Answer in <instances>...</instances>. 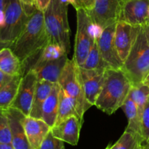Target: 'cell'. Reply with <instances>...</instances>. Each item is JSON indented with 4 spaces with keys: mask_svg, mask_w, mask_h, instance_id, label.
Listing matches in <instances>:
<instances>
[{
    "mask_svg": "<svg viewBox=\"0 0 149 149\" xmlns=\"http://www.w3.org/2000/svg\"><path fill=\"white\" fill-rule=\"evenodd\" d=\"M49 42L44 12L36 9L29 17L24 29L10 48L24 67L28 61L40 54Z\"/></svg>",
    "mask_w": 149,
    "mask_h": 149,
    "instance_id": "1",
    "label": "cell"
},
{
    "mask_svg": "<svg viewBox=\"0 0 149 149\" xmlns=\"http://www.w3.org/2000/svg\"><path fill=\"white\" fill-rule=\"evenodd\" d=\"M132 86L130 79L122 69L106 68L103 87L95 106L111 115L123 106Z\"/></svg>",
    "mask_w": 149,
    "mask_h": 149,
    "instance_id": "2",
    "label": "cell"
},
{
    "mask_svg": "<svg viewBox=\"0 0 149 149\" xmlns=\"http://www.w3.org/2000/svg\"><path fill=\"white\" fill-rule=\"evenodd\" d=\"M132 84L143 82L149 73V24L140 26L136 39L121 68Z\"/></svg>",
    "mask_w": 149,
    "mask_h": 149,
    "instance_id": "3",
    "label": "cell"
},
{
    "mask_svg": "<svg viewBox=\"0 0 149 149\" xmlns=\"http://www.w3.org/2000/svg\"><path fill=\"white\" fill-rule=\"evenodd\" d=\"M68 7V4H63L61 0H51L44 12L45 27L49 41L61 45L67 54L71 50Z\"/></svg>",
    "mask_w": 149,
    "mask_h": 149,
    "instance_id": "4",
    "label": "cell"
},
{
    "mask_svg": "<svg viewBox=\"0 0 149 149\" xmlns=\"http://www.w3.org/2000/svg\"><path fill=\"white\" fill-rule=\"evenodd\" d=\"M29 17L19 0H7L5 25L1 29L0 44L11 46L24 29Z\"/></svg>",
    "mask_w": 149,
    "mask_h": 149,
    "instance_id": "5",
    "label": "cell"
},
{
    "mask_svg": "<svg viewBox=\"0 0 149 149\" xmlns=\"http://www.w3.org/2000/svg\"><path fill=\"white\" fill-rule=\"evenodd\" d=\"M58 84L67 94L76 100L79 108V115L83 121L86 111L91 107L84 96L82 85L78 74V66L73 58L68 59L58 80Z\"/></svg>",
    "mask_w": 149,
    "mask_h": 149,
    "instance_id": "6",
    "label": "cell"
},
{
    "mask_svg": "<svg viewBox=\"0 0 149 149\" xmlns=\"http://www.w3.org/2000/svg\"><path fill=\"white\" fill-rule=\"evenodd\" d=\"M76 10L77 28L73 60L77 66L81 67L84 64L95 40L89 31V26L92 20L88 12L83 7H79Z\"/></svg>",
    "mask_w": 149,
    "mask_h": 149,
    "instance_id": "7",
    "label": "cell"
},
{
    "mask_svg": "<svg viewBox=\"0 0 149 149\" xmlns=\"http://www.w3.org/2000/svg\"><path fill=\"white\" fill-rule=\"evenodd\" d=\"M38 79L36 73L29 69L23 74L14 101L10 108L20 111L26 116L30 115Z\"/></svg>",
    "mask_w": 149,
    "mask_h": 149,
    "instance_id": "8",
    "label": "cell"
},
{
    "mask_svg": "<svg viewBox=\"0 0 149 149\" xmlns=\"http://www.w3.org/2000/svg\"><path fill=\"white\" fill-rule=\"evenodd\" d=\"M149 0H121L117 22L141 26L148 21Z\"/></svg>",
    "mask_w": 149,
    "mask_h": 149,
    "instance_id": "9",
    "label": "cell"
},
{
    "mask_svg": "<svg viewBox=\"0 0 149 149\" xmlns=\"http://www.w3.org/2000/svg\"><path fill=\"white\" fill-rule=\"evenodd\" d=\"M106 68L85 69L78 66V74L86 100L90 106H95L101 91Z\"/></svg>",
    "mask_w": 149,
    "mask_h": 149,
    "instance_id": "10",
    "label": "cell"
},
{
    "mask_svg": "<svg viewBox=\"0 0 149 149\" xmlns=\"http://www.w3.org/2000/svg\"><path fill=\"white\" fill-rule=\"evenodd\" d=\"M116 23L109 25L103 30L100 39L97 40L100 54L110 68L115 69H121L124 63L121 60L114 42V33Z\"/></svg>",
    "mask_w": 149,
    "mask_h": 149,
    "instance_id": "11",
    "label": "cell"
},
{
    "mask_svg": "<svg viewBox=\"0 0 149 149\" xmlns=\"http://www.w3.org/2000/svg\"><path fill=\"white\" fill-rule=\"evenodd\" d=\"M121 0H95L93 10L88 12L92 21L103 29L116 23Z\"/></svg>",
    "mask_w": 149,
    "mask_h": 149,
    "instance_id": "12",
    "label": "cell"
},
{
    "mask_svg": "<svg viewBox=\"0 0 149 149\" xmlns=\"http://www.w3.org/2000/svg\"><path fill=\"white\" fill-rule=\"evenodd\" d=\"M141 26H133L124 22H116L114 42L118 54L122 62L127 58L136 39Z\"/></svg>",
    "mask_w": 149,
    "mask_h": 149,
    "instance_id": "13",
    "label": "cell"
},
{
    "mask_svg": "<svg viewBox=\"0 0 149 149\" xmlns=\"http://www.w3.org/2000/svg\"><path fill=\"white\" fill-rule=\"evenodd\" d=\"M82 121L77 116H71L51 128L55 138L72 146H77L79 139Z\"/></svg>",
    "mask_w": 149,
    "mask_h": 149,
    "instance_id": "14",
    "label": "cell"
},
{
    "mask_svg": "<svg viewBox=\"0 0 149 149\" xmlns=\"http://www.w3.org/2000/svg\"><path fill=\"white\" fill-rule=\"evenodd\" d=\"M7 111L11 130V144L13 148L15 149H32L22 122L23 117L26 116L20 111L13 108H9Z\"/></svg>",
    "mask_w": 149,
    "mask_h": 149,
    "instance_id": "15",
    "label": "cell"
},
{
    "mask_svg": "<svg viewBox=\"0 0 149 149\" xmlns=\"http://www.w3.org/2000/svg\"><path fill=\"white\" fill-rule=\"evenodd\" d=\"M22 122L32 149H39L42 141L51 130V127L43 119L30 116H24Z\"/></svg>",
    "mask_w": 149,
    "mask_h": 149,
    "instance_id": "16",
    "label": "cell"
},
{
    "mask_svg": "<svg viewBox=\"0 0 149 149\" xmlns=\"http://www.w3.org/2000/svg\"><path fill=\"white\" fill-rule=\"evenodd\" d=\"M67 55H64L53 61L34 64L30 69L34 71L38 80L47 81L53 84L58 83L61 73L68 59Z\"/></svg>",
    "mask_w": 149,
    "mask_h": 149,
    "instance_id": "17",
    "label": "cell"
},
{
    "mask_svg": "<svg viewBox=\"0 0 149 149\" xmlns=\"http://www.w3.org/2000/svg\"><path fill=\"white\" fill-rule=\"evenodd\" d=\"M0 70L12 77L23 75V65L10 47L0 49Z\"/></svg>",
    "mask_w": 149,
    "mask_h": 149,
    "instance_id": "18",
    "label": "cell"
},
{
    "mask_svg": "<svg viewBox=\"0 0 149 149\" xmlns=\"http://www.w3.org/2000/svg\"><path fill=\"white\" fill-rule=\"evenodd\" d=\"M53 83L44 80H38L29 116L36 119H42V108L45 100L50 94L54 86Z\"/></svg>",
    "mask_w": 149,
    "mask_h": 149,
    "instance_id": "19",
    "label": "cell"
},
{
    "mask_svg": "<svg viewBox=\"0 0 149 149\" xmlns=\"http://www.w3.org/2000/svg\"><path fill=\"white\" fill-rule=\"evenodd\" d=\"M60 90L61 87L58 83H55L42 108V119H43L51 128L55 125L57 120Z\"/></svg>",
    "mask_w": 149,
    "mask_h": 149,
    "instance_id": "20",
    "label": "cell"
},
{
    "mask_svg": "<svg viewBox=\"0 0 149 149\" xmlns=\"http://www.w3.org/2000/svg\"><path fill=\"white\" fill-rule=\"evenodd\" d=\"M71 116H77L80 119L79 115L78 105L73 97L68 95L61 88L59 93L58 116H57L55 125L59 124L60 122H63L65 119Z\"/></svg>",
    "mask_w": 149,
    "mask_h": 149,
    "instance_id": "21",
    "label": "cell"
},
{
    "mask_svg": "<svg viewBox=\"0 0 149 149\" xmlns=\"http://www.w3.org/2000/svg\"><path fill=\"white\" fill-rule=\"evenodd\" d=\"M122 107L128 119L126 130L143 138L141 135V118L137 105L128 95Z\"/></svg>",
    "mask_w": 149,
    "mask_h": 149,
    "instance_id": "22",
    "label": "cell"
},
{
    "mask_svg": "<svg viewBox=\"0 0 149 149\" xmlns=\"http://www.w3.org/2000/svg\"><path fill=\"white\" fill-rule=\"evenodd\" d=\"M23 75L15 76L0 90V109H7L10 107L17 95Z\"/></svg>",
    "mask_w": 149,
    "mask_h": 149,
    "instance_id": "23",
    "label": "cell"
},
{
    "mask_svg": "<svg viewBox=\"0 0 149 149\" xmlns=\"http://www.w3.org/2000/svg\"><path fill=\"white\" fill-rule=\"evenodd\" d=\"M129 96L138 106V112L141 118L143 108L149 97V84L145 82L132 84Z\"/></svg>",
    "mask_w": 149,
    "mask_h": 149,
    "instance_id": "24",
    "label": "cell"
},
{
    "mask_svg": "<svg viewBox=\"0 0 149 149\" xmlns=\"http://www.w3.org/2000/svg\"><path fill=\"white\" fill-rule=\"evenodd\" d=\"M81 67L85 69L110 68L102 58L97 40H95L84 64Z\"/></svg>",
    "mask_w": 149,
    "mask_h": 149,
    "instance_id": "25",
    "label": "cell"
},
{
    "mask_svg": "<svg viewBox=\"0 0 149 149\" xmlns=\"http://www.w3.org/2000/svg\"><path fill=\"white\" fill-rule=\"evenodd\" d=\"M141 144H145L141 137L125 130L114 145L109 146V149H136Z\"/></svg>",
    "mask_w": 149,
    "mask_h": 149,
    "instance_id": "26",
    "label": "cell"
},
{
    "mask_svg": "<svg viewBox=\"0 0 149 149\" xmlns=\"http://www.w3.org/2000/svg\"><path fill=\"white\" fill-rule=\"evenodd\" d=\"M64 55L68 54L61 45L54 42H49L39 54V57L34 64H39L56 60Z\"/></svg>",
    "mask_w": 149,
    "mask_h": 149,
    "instance_id": "27",
    "label": "cell"
},
{
    "mask_svg": "<svg viewBox=\"0 0 149 149\" xmlns=\"http://www.w3.org/2000/svg\"><path fill=\"white\" fill-rule=\"evenodd\" d=\"M7 110L0 109V143L11 144V130Z\"/></svg>",
    "mask_w": 149,
    "mask_h": 149,
    "instance_id": "28",
    "label": "cell"
},
{
    "mask_svg": "<svg viewBox=\"0 0 149 149\" xmlns=\"http://www.w3.org/2000/svg\"><path fill=\"white\" fill-rule=\"evenodd\" d=\"M141 135L145 144H149V97L141 115Z\"/></svg>",
    "mask_w": 149,
    "mask_h": 149,
    "instance_id": "29",
    "label": "cell"
},
{
    "mask_svg": "<svg viewBox=\"0 0 149 149\" xmlns=\"http://www.w3.org/2000/svg\"><path fill=\"white\" fill-rule=\"evenodd\" d=\"M39 149H65L64 142L52 135L51 130L44 139Z\"/></svg>",
    "mask_w": 149,
    "mask_h": 149,
    "instance_id": "30",
    "label": "cell"
},
{
    "mask_svg": "<svg viewBox=\"0 0 149 149\" xmlns=\"http://www.w3.org/2000/svg\"><path fill=\"white\" fill-rule=\"evenodd\" d=\"M103 30H104V29L101 26L93 21H91L90 26H89V31H90V36L94 40L97 41L100 39L102 33H103Z\"/></svg>",
    "mask_w": 149,
    "mask_h": 149,
    "instance_id": "31",
    "label": "cell"
},
{
    "mask_svg": "<svg viewBox=\"0 0 149 149\" xmlns=\"http://www.w3.org/2000/svg\"><path fill=\"white\" fill-rule=\"evenodd\" d=\"M19 1H20L26 14L29 16H30L37 9L36 7L35 0H19Z\"/></svg>",
    "mask_w": 149,
    "mask_h": 149,
    "instance_id": "32",
    "label": "cell"
},
{
    "mask_svg": "<svg viewBox=\"0 0 149 149\" xmlns=\"http://www.w3.org/2000/svg\"><path fill=\"white\" fill-rule=\"evenodd\" d=\"M81 7L85 9L87 12L93 10L95 0H77Z\"/></svg>",
    "mask_w": 149,
    "mask_h": 149,
    "instance_id": "33",
    "label": "cell"
},
{
    "mask_svg": "<svg viewBox=\"0 0 149 149\" xmlns=\"http://www.w3.org/2000/svg\"><path fill=\"white\" fill-rule=\"evenodd\" d=\"M36 1V7L41 11L45 12L49 6L51 0H35Z\"/></svg>",
    "mask_w": 149,
    "mask_h": 149,
    "instance_id": "34",
    "label": "cell"
},
{
    "mask_svg": "<svg viewBox=\"0 0 149 149\" xmlns=\"http://www.w3.org/2000/svg\"><path fill=\"white\" fill-rule=\"evenodd\" d=\"M13 77L5 74L0 70V90L13 79Z\"/></svg>",
    "mask_w": 149,
    "mask_h": 149,
    "instance_id": "35",
    "label": "cell"
},
{
    "mask_svg": "<svg viewBox=\"0 0 149 149\" xmlns=\"http://www.w3.org/2000/svg\"><path fill=\"white\" fill-rule=\"evenodd\" d=\"M61 1L63 3V4H68H68H71V5H72L76 10L78 9L79 7H81L79 6V4L77 0H61Z\"/></svg>",
    "mask_w": 149,
    "mask_h": 149,
    "instance_id": "36",
    "label": "cell"
},
{
    "mask_svg": "<svg viewBox=\"0 0 149 149\" xmlns=\"http://www.w3.org/2000/svg\"><path fill=\"white\" fill-rule=\"evenodd\" d=\"M7 0H0V12H5Z\"/></svg>",
    "mask_w": 149,
    "mask_h": 149,
    "instance_id": "37",
    "label": "cell"
},
{
    "mask_svg": "<svg viewBox=\"0 0 149 149\" xmlns=\"http://www.w3.org/2000/svg\"><path fill=\"white\" fill-rule=\"evenodd\" d=\"M0 149H15L12 144L0 143Z\"/></svg>",
    "mask_w": 149,
    "mask_h": 149,
    "instance_id": "38",
    "label": "cell"
},
{
    "mask_svg": "<svg viewBox=\"0 0 149 149\" xmlns=\"http://www.w3.org/2000/svg\"><path fill=\"white\" fill-rule=\"evenodd\" d=\"M143 82H145V83H146V84H149V73H148V76L146 77V79L144 80Z\"/></svg>",
    "mask_w": 149,
    "mask_h": 149,
    "instance_id": "39",
    "label": "cell"
},
{
    "mask_svg": "<svg viewBox=\"0 0 149 149\" xmlns=\"http://www.w3.org/2000/svg\"><path fill=\"white\" fill-rule=\"evenodd\" d=\"M144 147H145V144H141L136 149H144Z\"/></svg>",
    "mask_w": 149,
    "mask_h": 149,
    "instance_id": "40",
    "label": "cell"
},
{
    "mask_svg": "<svg viewBox=\"0 0 149 149\" xmlns=\"http://www.w3.org/2000/svg\"><path fill=\"white\" fill-rule=\"evenodd\" d=\"M145 149H149V144H145Z\"/></svg>",
    "mask_w": 149,
    "mask_h": 149,
    "instance_id": "41",
    "label": "cell"
},
{
    "mask_svg": "<svg viewBox=\"0 0 149 149\" xmlns=\"http://www.w3.org/2000/svg\"><path fill=\"white\" fill-rule=\"evenodd\" d=\"M148 18L149 19V6H148Z\"/></svg>",
    "mask_w": 149,
    "mask_h": 149,
    "instance_id": "42",
    "label": "cell"
},
{
    "mask_svg": "<svg viewBox=\"0 0 149 149\" xmlns=\"http://www.w3.org/2000/svg\"><path fill=\"white\" fill-rule=\"evenodd\" d=\"M106 149H109V146H108V147H107V148H106Z\"/></svg>",
    "mask_w": 149,
    "mask_h": 149,
    "instance_id": "43",
    "label": "cell"
},
{
    "mask_svg": "<svg viewBox=\"0 0 149 149\" xmlns=\"http://www.w3.org/2000/svg\"><path fill=\"white\" fill-rule=\"evenodd\" d=\"M147 22H148V23L149 24V19H148V21H147Z\"/></svg>",
    "mask_w": 149,
    "mask_h": 149,
    "instance_id": "44",
    "label": "cell"
},
{
    "mask_svg": "<svg viewBox=\"0 0 149 149\" xmlns=\"http://www.w3.org/2000/svg\"><path fill=\"white\" fill-rule=\"evenodd\" d=\"M0 34H1V29H0Z\"/></svg>",
    "mask_w": 149,
    "mask_h": 149,
    "instance_id": "45",
    "label": "cell"
},
{
    "mask_svg": "<svg viewBox=\"0 0 149 149\" xmlns=\"http://www.w3.org/2000/svg\"><path fill=\"white\" fill-rule=\"evenodd\" d=\"M144 149H145V147H144Z\"/></svg>",
    "mask_w": 149,
    "mask_h": 149,
    "instance_id": "46",
    "label": "cell"
}]
</instances>
